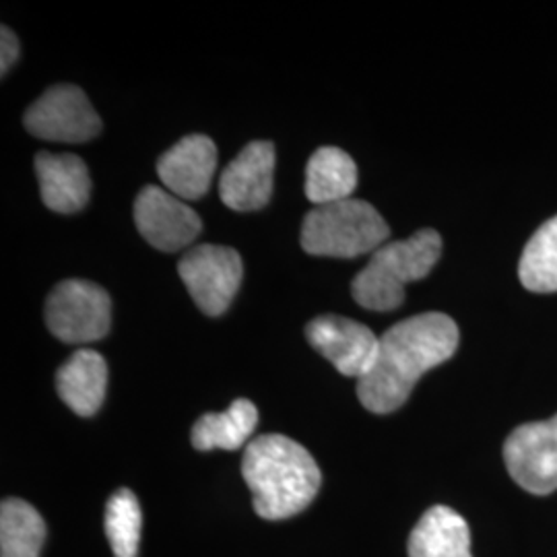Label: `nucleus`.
Instances as JSON below:
<instances>
[{
  "label": "nucleus",
  "mask_w": 557,
  "mask_h": 557,
  "mask_svg": "<svg viewBox=\"0 0 557 557\" xmlns=\"http://www.w3.org/2000/svg\"><path fill=\"white\" fill-rule=\"evenodd\" d=\"M457 322L442 312H425L397 322L380 337L379 356L358 380L361 405L379 416L400 409L419 379L457 354Z\"/></svg>",
  "instance_id": "nucleus-1"
},
{
  "label": "nucleus",
  "mask_w": 557,
  "mask_h": 557,
  "mask_svg": "<svg viewBox=\"0 0 557 557\" xmlns=\"http://www.w3.org/2000/svg\"><path fill=\"white\" fill-rule=\"evenodd\" d=\"M242 475L252 492V508L264 520L304 512L319 496L322 473L314 457L296 440L264 434L246 446Z\"/></svg>",
  "instance_id": "nucleus-2"
},
{
  "label": "nucleus",
  "mask_w": 557,
  "mask_h": 557,
  "mask_svg": "<svg viewBox=\"0 0 557 557\" xmlns=\"http://www.w3.org/2000/svg\"><path fill=\"white\" fill-rule=\"evenodd\" d=\"M440 255L442 238L436 230H421L411 238L388 242L380 246L356 275L351 296L366 310H397L405 301V287L428 277Z\"/></svg>",
  "instance_id": "nucleus-3"
},
{
  "label": "nucleus",
  "mask_w": 557,
  "mask_h": 557,
  "mask_svg": "<svg viewBox=\"0 0 557 557\" xmlns=\"http://www.w3.org/2000/svg\"><path fill=\"white\" fill-rule=\"evenodd\" d=\"M391 236V227L370 202L338 200L314 207L301 223V248L312 257L356 259L374 255Z\"/></svg>",
  "instance_id": "nucleus-4"
},
{
  "label": "nucleus",
  "mask_w": 557,
  "mask_h": 557,
  "mask_svg": "<svg viewBox=\"0 0 557 557\" xmlns=\"http://www.w3.org/2000/svg\"><path fill=\"white\" fill-rule=\"evenodd\" d=\"M112 299L98 283L66 278L46 301V324L54 337L69 345L94 343L108 335Z\"/></svg>",
  "instance_id": "nucleus-5"
},
{
  "label": "nucleus",
  "mask_w": 557,
  "mask_h": 557,
  "mask_svg": "<svg viewBox=\"0 0 557 557\" xmlns=\"http://www.w3.org/2000/svg\"><path fill=\"white\" fill-rule=\"evenodd\" d=\"M178 273L200 312L221 317L238 294L244 264L234 248L200 244L180 259Z\"/></svg>",
  "instance_id": "nucleus-6"
},
{
  "label": "nucleus",
  "mask_w": 557,
  "mask_h": 557,
  "mask_svg": "<svg viewBox=\"0 0 557 557\" xmlns=\"http://www.w3.org/2000/svg\"><path fill=\"white\" fill-rule=\"evenodd\" d=\"M510 478L533 496L557 492V416L517 428L504 442Z\"/></svg>",
  "instance_id": "nucleus-7"
},
{
  "label": "nucleus",
  "mask_w": 557,
  "mask_h": 557,
  "mask_svg": "<svg viewBox=\"0 0 557 557\" xmlns=\"http://www.w3.org/2000/svg\"><path fill=\"white\" fill-rule=\"evenodd\" d=\"M25 128L54 143H87L100 135L101 119L75 85L50 87L25 112Z\"/></svg>",
  "instance_id": "nucleus-8"
},
{
  "label": "nucleus",
  "mask_w": 557,
  "mask_h": 557,
  "mask_svg": "<svg viewBox=\"0 0 557 557\" xmlns=\"http://www.w3.org/2000/svg\"><path fill=\"white\" fill-rule=\"evenodd\" d=\"M135 225L140 236L161 252H178L199 238L197 211L160 186H145L135 200Z\"/></svg>",
  "instance_id": "nucleus-9"
},
{
  "label": "nucleus",
  "mask_w": 557,
  "mask_h": 557,
  "mask_svg": "<svg viewBox=\"0 0 557 557\" xmlns=\"http://www.w3.org/2000/svg\"><path fill=\"white\" fill-rule=\"evenodd\" d=\"M306 338L347 379H363L379 356L380 337L366 324L345 317L329 314L308 322Z\"/></svg>",
  "instance_id": "nucleus-10"
},
{
  "label": "nucleus",
  "mask_w": 557,
  "mask_h": 557,
  "mask_svg": "<svg viewBox=\"0 0 557 557\" xmlns=\"http://www.w3.org/2000/svg\"><path fill=\"white\" fill-rule=\"evenodd\" d=\"M275 147L269 140L248 143L223 170L220 197L225 207L250 213L267 207L273 195Z\"/></svg>",
  "instance_id": "nucleus-11"
},
{
  "label": "nucleus",
  "mask_w": 557,
  "mask_h": 557,
  "mask_svg": "<svg viewBox=\"0 0 557 557\" xmlns=\"http://www.w3.org/2000/svg\"><path fill=\"white\" fill-rule=\"evenodd\" d=\"M218 170V147L205 135H190L168 149L158 161L163 186L182 200H199L211 188Z\"/></svg>",
  "instance_id": "nucleus-12"
},
{
  "label": "nucleus",
  "mask_w": 557,
  "mask_h": 557,
  "mask_svg": "<svg viewBox=\"0 0 557 557\" xmlns=\"http://www.w3.org/2000/svg\"><path fill=\"white\" fill-rule=\"evenodd\" d=\"M36 174L40 182L44 205L57 213H77L91 195V178L85 161L73 153H48L36 156Z\"/></svg>",
  "instance_id": "nucleus-13"
},
{
  "label": "nucleus",
  "mask_w": 557,
  "mask_h": 557,
  "mask_svg": "<svg viewBox=\"0 0 557 557\" xmlns=\"http://www.w3.org/2000/svg\"><path fill=\"white\" fill-rule=\"evenodd\" d=\"M108 388V366L94 349H79L60 366L57 391L64 405L81 418L100 411Z\"/></svg>",
  "instance_id": "nucleus-14"
},
{
  "label": "nucleus",
  "mask_w": 557,
  "mask_h": 557,
  "mask_svg": "<svg viewBox=\"0 0 557 557\" xmlns=\"http://www.w3.org/2000/svg\"><path fill=\"white\" fill-rule=\"evenodd\" d=\"M409 557H473L467 520L448 506H432L407 543Z\"/></svg>",
  "instance_id": "nucleus-15"
},
{
  "label": "nucleus",
  "mask_w": 557,
  "mask_h": 557,
  "mask_svg": "<svg viewBox=\"0 0 557 557\" xmlns=\"http://www.w3.org/2000/svg\"><path fill=\"white\" fill-rule=\"evenodd\" d=\"M358 165L338 147H320L306 168V197L317 207L354 199L358 188Z\"/></svg>",
  "instance_id": "nucleus-16"
},
{
  "label": "nucleus",
  "mask_w": 557,
  "mask_h": 557,
  "mask_svg": "<svg viewBox=\"0 0 557 557\" xmlns=\"http://www.w3.org/2000/svg\"><path fill=\"white\" fill-rule=\"evenodd\" d=\"M259 425V409L252 400L238 398L223 413H207L193 428V446L209 450H239Z\"/></svg>",
  "instance_id": "nucleus-17"
},
{
  "label": "nucleus",
  "mask_w": 557,
  "mask_h": 557,
  "mask_svg": "<svg viewBox=\"0 0 557 557\" xmlns=\"http://www.w3.org/2000/svg\"><path fill=\"white\" fill-rule=\"evenodd\" d=\"M46 522L25 499L7 498L0 506V557H40Z\"/></svg>",
  "instance_id": "nucleus-18"
},
{
  "label": "nucleus",
  "mask_w": 557,
  "mask_h": 557,
  "mask_svg": "<svg viewBox=\"0 0 557 557\" xmlns=\"http://www.w3.org/2000/svg\"><path fill=\"white\" fill-rule=\"evenodd\" d=\"M518 278L529 292H557V215L543 223L524 246L518 264Z\"/></svg>",
  "instance_id": "nucleus-19"
},
{
  "label": "nucleus",
  "mask_w": 557,
  "mask_h": 557,
  "mask_svg": "<svg viewBox=\"0 0 557 557\" xmlns=\"http://www.w3.org/2000/svg\"><path fill=\"white\" fill-rule=\"evenodd\" d=\"M106 535L116 557L139 556L143 512L137 496L122 487L106 504Z\"/></svg>",
  "instance_id": "nucleus-20"
},
{
  "label": "nucleus",
  "mask_w": 557,
  "mask_h": 557,
  "mask_svg": "<svg viewBox=\"0 0 557 557\" xmlns=\"http://www.w3.org/2000/svg\"><path fill=\"white\" fill-rule=\"evenodd\" d=\"M0 36H2V40H0V71L4 75L15 64V60L20 59V40L7 25L2 27Z\"/></svg>",
  "instance_id": "nucleus-21"
}]
</instances>
